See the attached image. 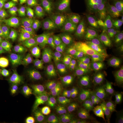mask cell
Instances as JSON below:
<instances>
[{
    "label": "cell",
    "instance_id": "6da1fadb",
    "mask_svg": "<svg viewBox=\"0 0 123 123\" xmlns=\"http://www.w3.org/2000/svg\"><path fill=\"white\" fill-rule=\"evenodd\" d=\"M103 69V67L99 65L87 66L78 70L70 71L68 76L76 90L83 96H88L92 90L96 88V79Z\"/></svg>",
    "mask_w": 123,
    "mask_h": 123
},
{
    "label": "cell",
    "instance_id": "7a4b0ae2",
    "mask_svg": "<svg viewBox=\"0 0 123 123\" xmlns=\"http://www.w3.org/2000/svg\"><path fill=\"white\" fill-rule=\"evenodd\" d=\"M106 105L104 99L97 94L89 95L84 108L87 123H103L106 117Z\"/></svg>",
    "mask_w": 123,
    "mask_h": 123
},
{
    "label": "cell",
    "instance_id": "3957f363",
    "mask_svg": "<svg viewBox=\"0 0 123 123\" xmlns=\"http://www.w3.org/2000/svg\"><path fill=\"white\" fill-rule=\"evenodd\" d=\"M5 42L13 51L21 54L32 55L40 49L39 41L35 35L26 32L14 38H8Z\"/></svg>",
    "mask_w": 123,
    "mask_h": 123
},
{
    "label": "cell",
    "instance_id": "277c9868",
    "mask_svg": "<svg viewBox=\"0 0 123 123\" xmlns=\"http://www.w3.org/2000/svg\"><path fill=\"white\" fill-rule=\"evenodd\" d=\"M86 57L95 60L109 59L116 55L104 38L95 37L89 40L84 47Z\"/></svg>",
    "mask_w": 123,
    "mask_h": 123
},
{
    "label": "cell",
    "instance_id": "5b68a950",
    "mask_svg": "<svg viewBox=\"0 0 123 123\" xmlns=\"http://www.w3.org/2000/svg\"><path fill=\"white\" fill-rule=\"evenodd\" d=\"M83 8L88 20L92 24L99 28L105 21V11L103 5L96 0H84Z\"/></svg>",
    "mask_w": 123,
    "mask_h": 123
},
{
    "label": "cell",
    "instance_id": "8992f818",
    "mask_svg": "<svg viewBox=\"0 0 123 123\" xmlns=\"http://www.w3.org/2000/svg\"><path fill=\"white\" fill-rule=\"evenodd\" d=\"M44 88L48 92L57 97L76 90L70 78L65 74L44 84Z\"/></svg>",
    "mask_w": 123,
    "mask_h": 123
},
{
    "label": "cell",
    "instance_id": "52a82bcc",
    "mask_svg": "<svg viewBox=\"0 0 123 123\" xmlns=\"http://www.w3.org/2000/svg\"><path fill=\"white\" fill-rule=\"evenodd\" d=\"M48 114L46 110L28 106H23L18 112L21 123H45Z\"/></svg>",
    "mask_w": 123,
    "mask_h": 123
},
{
    "label": "cell",
    "instance_id": "ba28073f",
    "mask_svg": "<svg viewBox=\"0 0 123 123\" xmlns=\"http://www.w3.org/2000/svg\"><path fill=\"white\" fill-rule=\"evenodd\" d=\"M66 73L61 68L53 64L42 62L37 76V82L46 84L58 77L65 74Z\"/></svg>",
    "mask_w": 123,
    "mask_h": 123
},
{
    "label": "cell",
    "instance_id": "9c48e42d",
    "mask_svg": "<svg viewBox=\"0 0 123 123\" xmlns=\"http://www.w3.org/2000/svg\"><path fill=\"white\" fill-rule=\"evenodd\" d=\"M67 43V41L63 36L52 35L44 37L43 47L47 53L63 54Z\"/></svg>",
    "mask_w": 123,
    "mask_h": 123
},
{
    "label": "cell",
    "instance_id": "30bf717a",
    "mask_svg": "<svg viewBox=\"0 0 123 123\" xmlns=\"http://www.w3.org/2000/svg\"><path fill=\"white\" fill-rule=\"evenodd\" d=\"M104 38L115 54H123V29L107 30L103 33Z\"/></svg>",
    "mask_w": 123,
    "mask_h": 123
},
{
    "label": "cell",
    "instance_id": "8fae6325",
    "mask_svg": "<svg viewBox=\"0 0 123 123\" xmlns=\"http://www.w3.org/2000/svg\"><path fill=\"white\" fill-rule=\"evenodd\" d=\"M62 108L73 116L79 115L81 110V100L79 95L74 91L65 94L61 99Z\"/></svg>",
    "mask_w": 123,
    "mask_h": 123
},
{
    "label": "cell",
    "instance_id": "7c38bea8",
    "mask_svg": "<svg viewBox=\"0 0 123 123\" xmlns=\"http://www.w3.org/2000/svg\"><path fill=\"white\" fill-rule=\"evenodd\" d=\"M69 23L72 31L77 35H86L90 30L88 19L79 12H74L71 15Z\"/></svg>",
    "mask_w": 123,
    "mask_h": 123
},
{
    "label": "cell",
    "instance_id": "4fadbf2b",
    "mask_svg": "<svg viewBox=\"0 0 123 123\" xmlns=\"http://www.w3.org/2000/svg\"><path fill=\"white\" fill-rule=\"evenodd\" d=\"M0 90L12 103H22L24 91L18 83L12 81H6L0 88Z\"/></svg>",
    "mask_w": 123,
    "mask_h": 123
},
{
    "label": "cell",
    "instance_id": "5bb4252c",
    "mask_svg": "<svg viewBox=\"0 0 123 123\" xmlns=\"http://www.w3.org/2000/svg\"><path fill=\"white\" fill-rule=\"evenodd\" d=\"M26 101L31 105L43 107L51 105L54 99L48 93L39 89H34L28 92Z\"/></svg>",
    "mask_w": 123,
    "mask_h": 123
},
{
    "label": "cell",
    "instance_id": "9a60e30c",
    "mask_svg": "<svg viewBox=\"0 0 123 123\" xmlns=\"http://www.w3.org/2000/svg\"><path fill=\"white\" fill-rule=\"evenodd\" d=\"M35 71V66L33 62L27 57H22L18 69L17 77L22 78L27 84L33 79Z\"/></svg>",
    "mask_w": 123,
    "mask_h": 123
},
{
    "label": "cell",
    "instance_id": "2e32d148",
    "mask_svg": "<svg viewBox=\"0 0 123 123\" xmlns=\"http://www.w3.org/2000/svg\"><path fill=\"white\" fill-rule=\"evenodd\" d=\"M43 56L41 57L42 62L50 63L57 66L65 71L66 73L70 70L68 60L64 54H52L43 52Z\"/></svg>",
    "mask_w": 123,
    "mask_h": 123
},
{
    "label": "cell",
    "instance_id": "e0dca14e",
    "mask_svg": "<svg viewBox=\"0 0 123 123\" xmlns=\"http://www.w3.org/2000/svg\"><path fill=\"white\" fill-rule=\"evenodd\" d=\"M106 117L109 123H120L123 119V106L111 102L106 105Z\"/></svg>",
    "mask_w": 123,
    "mask_h": 123
},
{
    "label": "cell",
    "instance_id": "ac0fdd59",
    "mask_svg": "<svg viewBox=\"0 0 123 123\" xmlns=\"http://www.w3.org/2000/svg\"><path fill=\"white\" fill-rule=\"evenodd\" d=\"M2 58L7 67L9 76L12 78L16 77L20 65L18 56L12 52L7 51L3 54Z\"/></svg>",
    "mask_w": 123,
    "mask_h": 123
},
{
    "label": "cell",
    "instance_id": "d6986e66",
    "mask_svg": "<svg viewBox=\"0 0 123 123\" xmlns=\"http://www.w3.org/2000/svg\"><path fill=\"white\" fill-rule=\"evenodd\" d=\"M108 83L111 92H115L123 88V79L117 71L106 72Z\"/></svg>",
    "mask_w": 123,
    "mask_h": 123
},
{
    "label": "cell",
    "instance_id": "ffe728a7",
    "mask_svg": "<svg viewBox=\"0 0 123 123\" xmlns=\"http://www.w3.org/2000/svg\"><path fill=\"white\" fill-rule=\"evenodd\" d=\"M81 50V46L79 42L71 39L67 41L63 54L68 61H73L78 57Z\"/></svg>",
    "mask_w": 123,
    "mask_h": 123
},
{
    "label": "cell",
    "instance_id": "44dd1931",
    "mask_svg": "<svg viewBox=\"0 0 123 123\" xmlns=\"http://www.w3.org/2000/svg\"><path fill=\"white\" fill-rule=\"evenodd\" d=\"M36 18L33 13H26L18 18V25L22 30L29 32L33 30Z\"/></svg>",
    "mask_w": 123,
    "mask_h": 123
},
{
    "label": "cell",
    "instance_id": "7402d4cb",
    "mask_svg": "<svg viewBox=\"0 0 123 123\" xmlns=\"http://www.w3.org/2000/svg\"><path fill=\"white\" fill-rule=\"evenodd\" d=\"M51 16L49 13L45 12L36 18L35 23L40 32L47 33L51 31Z\"/></svg>",
    "mask_w": 123,
    "mask_h": 123
},
{
    "label": "cell",
    "instance_id": "603a6c76",
    "mask_svg": "<svg viewBox=\"0 0 123 123\" xmlns=\"http://www.w3.org/2000/svg\"><path fill=\"white\" fill-rule=\"evenodd\" d=\"M53 27L54 30L59 35H65L68 32V22L62 16L56 14L53 17Z\"/></svg>",
    "mask_w": 123,
    "mask_h": 123
},
{
    "label": "cell",
    "instance_id": "cb8c5ba5",
    "mask_svg": "<svg viewBox=\"0 0 123 123\" xmlns=\"http://www.w3.org/2000/svg\"><path fill=\"white\" fill-rule=\"evenodd\" d=\"M95 87L106 98H110L111 94L107 81L106 72L102 71L98 75L95 80Z\"/></svg>",
    "mask_w": 123,
    "mask_h": 123
},
{
    "label": "cell",
    "instance_id": "d4e9b609",
    "mask_svg": "<svg viewBox=\"0 0 123 123\" xmlns=\"http://www.w3.org/2000/svg\"><path fill=\"white\" fill-rule=\"evenodd\" d=\"M32 7L25 2H21L9 8L7 13L11 18H18L27 13L31 12Z\"/></svg>",
    "mask_w": 123,
    "mask_h": 123
},
{
    "label": "cell",
    "instance_id": "484cf974",
    "mask_svg": "<svg viewBox=\"0 0 123 123\" xmlns=\"http://www.w3.org/2000/svg\"><path fill=\"white\" fill-rule=\"evenodd\" d=\"M65 123L64 116L59 106H56L51 112L48 114L45 122V123Z\"/></svg>",
    "mask_w": 123,
    "mask_h": 123
},
{
    "label": "cell",
    "instance_id": "4316f807",
    "mask_svg": "<svg viewBox=\"0 0 123 123\" xmlns=\"http://www.w3.org/2000/svg\"><path fill=\"white\" fill-rule=\"evenodd\" d=\"M17 31L13 24L8 19L3 18L0 21V35L1 37H8Z\"/></svg>",
    "mask_w": 123,
    "mask_h": 123
},
{
    "label": "cell",
    "instance_id": "83f0119b",
    "mask_svg": "<svg viewBox=\"0 0 123 123\" xmlns=\"http://www.w3.org/2000/svg\"><path fill=\"white\" fill-rule=\"evenodd\" d=\"M54 7L56 11L60 12H68L75 9L73 0H55Z\"/></svg>",
    "mask_w": 123,
    "mask_h": 123
},
{
    "label": "cell",
    "instance_id": "f1b7e54d",
    "mask_svg": "<svg viewBox=\"0 0 123 123\" xmlns=\"http://www.w3.org/2000/svg\"><path fill=\"white\" fill-rule=\"evenodd\" d=\"M110 98L111 101L123 106V88L111 92Z\"/></svg>",
    "mask_w": 123,
    "mask_h": 123
},
{
    "label": "cell",
    "instance_id": "f546056e",
    "mask_svg": "<svg viewBox=\"0 0 123 123\" xmlns=\"http://www.w3.org/2000/svg\"><path fill=\"white\" fill-rule=\"evenodd\" d=\"M10 2L7 0H0V19H2L8 12Z\"/></svg>",
    "mask_w": 123,
    "mask_h": 123
},
{
    "label": "cell",
    "instance_id": "4dcf8cb0",
    "mask_svg": "<svg viewBox=\"0 0 123 123\" xmlns=\"http://www.w3.org/2000/svg\"><path fill=\"white\" fill-rule=\"evenodd\" d=\"M115 20L119 22L123 23V0L120 2L114 13Z\"/></svg>",
    "mask_w": 123,
    "mask_h": 123
},
{
    "label": "cell",
    "instance_id": "1f68e13d",
    "mask_svg": "<svg viewBox=\"0 0 123 123\" xmlns=\"http://www.w3.org/2000/svg\"><path fill=\"white\" fill-rule=\"evenodd\" d=\"M0 123H18L16 119L11 115L1 114L0 115Z\"/></svg>",
    "mask_w": 123,
    "mask_h": 123
},
{
    "label": "cell",
    "instance_id": "d6a6232c",
    "mask_svg": "<svg viewBox=\"0 0 123 123\" xmlns=\"http://www.w3.org/2000/svg\"><path fill=\"white\" fill-rule=\"evenodd\" d=\"M12 103L0 90V109L10 105Z\"/></svg>",
    "mask_w": 123,
    "mask_h": 123
},
{
    "label": "cell",
    "instance_id": "836d02e7",
    "mask_svg": "<svg viewBox=\"0 0 123 123\" xmlns=\"http://www.w3.org/2000/svg\"><path fill=\"white\" fill-rule=\"evenodd\" d=\"M0 73L9 75L7 67L2 57L0 58Z\"/></svg>",
    "mask_w": 123,
    "mask_h": 123
},
{
    "label": "cell",
    "instance_id": "e575fe53",
    "mask_svg": "<svg viewBox=\"0 0 123 123\" xmlns=\"http://www.w3.org/2000/svg\"><path fill=\"white\" fill-rule=\"evenodd\" d=\"M39 2L41 9H44L53 4L50 0H39Z\"/></svg>",
    "mask_w": 123,
    "mask_h": 123
},
{
    "label": "cell",
    "instance_id": "d590c367",
    "mask_svg": "<svg viewBox=\"0 0 123 123\" xmlns=\"http://www.w3.org/2000/svg\"><path fill=\"white\" fill-rule=\"evenodd\" d=\"M65 123H87L84 119H80L73 118L68 120Z\"/></svg>",
    "mask_w": 123,
    "mask_h": 123
},
{
    "label": "cell",
    "instance_id": "8d00e7d4",
    "mask_svg": "<svg viewBox=\"0 0 123 123\" xmlns=\"http://www.w3.org/2000/svg\"><path fill=\"white\" fill-rule=\"evenodd\" d=\"M6 77L2 74L0 73V88L6 81Z\"/></svg>",
    "mask_w": 123,
    "mask_h": 123
},
{
    "label": "cell",
    "instance_id": "74e56055",
    "mask_svg": "<svg viewBox=\"0 0 123 123\" xmlns=\"http://www.w3.org/2000/svg\"><path fill=\"white\" fill-rule=\"evenodd\" d=\"M37 0H24V2L27 4L34 5L36 3Z\"/></svg>",
    "mask_w": 123,
    "mask_h": 123
},
{
    "label": "cell",
    "instance_id": "f35d334b",
    "mask_svg": "<svg viewBox=\"0 0 123 123\" xmlns=\"http://www.w3.org/2000/svg\"><path fill=\"white\" fill-rule=\"evenodd\" d=\"M117 71L119 72V74L121 75L122 78L123 79V67L119 68Z\"/></svg>",
    "mask_w": 123,
    "mask_h": 123
},
{
    "label": "cell",
    "instance_id": "ab89813d",
    "mask_svg": "<svg viewBox=\"0 0 123 123\" xmlns=\"http://www.w3.org/2000/svg\"><path fill=\"white\" fill-rule=\"evenodd\" d=\"M8 1H9L10 2H12V1H13L14 0H7Z\"/></svg>",
    "mask_w": 123,
    "mask_h": 123
},
{
    "label": "cell",
    "instance_id": "60d3db41",
    "mask_svg": "<svg viewBox=\"0 0 123 123\" xmlns=\"http://www.w3.org/2000/svg\"><path fill=\"white\" fill-rule=\"evenodd\" d=\"M54 0H50V1H51V2H52V3H53V2H54Z\"/></svg>",
    "mask_w": 123,
    "mask_h": 123
},
{
    "label": "cell",
    "instance_id": "b9f144b4",
    "mask_svg": "<svg viewBox=\"0 0 123 123\" xmlns=\"http://www.w3.org/2000/svg\"><path fill=\"white\" fill-rule=\"evenodd\" d=\"M1 57H2V56H1V53L0 52V58H1Z\"/></svg>",
    "mask_w": 123,
    "mask_h": 123
},
{
    "label": "cell",
    "instance_id": "7bdbcfd3",
    "mask_svg": "<svg viewBox=\"0 0 123 123\" xmlns=\"http://www.w3.org/2000/svg\"><path fill=\"white\" fill-rule=\"evenodd\" d=\"M1 36L0 35V41H1Z\"/></svg>",
    "mask_w": 123,
    "mask_h": 123
},
{
    "label": "cell",
    "instance_id": "ee69618b",
    "mask_svg": "<svg viewBox=\"0 0 123 123\" xmlns=\"http://www.w3.org/2000/svg\"><path fill=\"white\" fill-rule=\"evenodd\" d=\"M1 43V41H0V43Z\"/></svg>",
    "mask_w": 123,
    "mask_h": 123
},
{
    "label": "cell",
    "instance_id": "f6af8a7d",
    "mask_svg": "<svg viewBox=\"0 0 123 123\" xmlns=\"http://www.w3.org/2000/svg\"><path fill=\"white\" fill-rule=\"evenodd\" d=\"M0 20H1V19H0Z\"/></svg>",
    "mask_w": 123,
    "mask_h": 123
}]
</instances>
